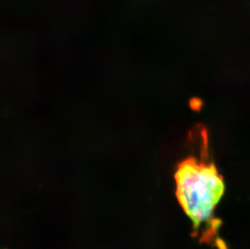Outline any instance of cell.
I'll use <instances>...</instances> for the list:
<instances>
[{
  "mask_svg": "<svg viewBox=\"0 0 250 249\" xmlns=\"http://www.w3.org/2000/svg\"><path fill=\"white\" fill-rule=\"evenodd\" d=\"M176 195L196 230H206L207 240L215 235L219 221L215 208L225 190L224 179L213 163L187 158L175 173Z\"/></svg>",
  "mask_w": 250,
  "mask_h": 249,
  "instance_id": "1",
  "label": "cell"
}]
</instances>
